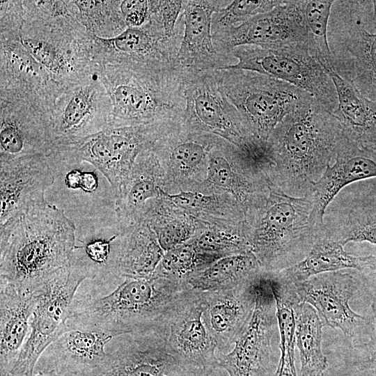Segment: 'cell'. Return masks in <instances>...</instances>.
<instances>
[{
	"label": "cell",
	"mask_w": 376,
	"mask_h": 376,
	"mask_svg": "<svg viewBox=\"0 0 376 376\" xmlns=\"http://www.w3.org/2000/svg\"><path fill=\"white\" fill-rule=\"evenodd\" d=\"M24 27L19 31L20 43L30 55L36 61L53 79L57 81H77V64L78 58L76 52L81 47H73L72 44L65 41L63 42L60 33L56 36H47L45 26L40 31L38 26Z\"/></svg>",
	"instance_id": "obj_28"
},
{
	"label": "cell",
	"mask_w": 376,
	"mask_h": 376,
	"mask_svg": "<svg viewBox=\"0 0 376 376\" xmlns=\"http://www.w3.org/2000/svg\"><path fill=\"white\" fill-rule=\"evenodd\" d=\"M207 179L214 185L243 197L251 189V183L241 180L233 171L228 158L219 151L208 155Z\"/></svg>",
	"instance_id": "obj_39"
},
{
	"label": "cell",
	"mask_w": 376,
	"mask_h": 376,
	"mask_svg": "<svg viewBox=\"0 0 376 376\" xmlns=\"http://www.w3.org/2000/svg\"><path fill=\"white\" fill-rule=\"evenodd\" d=\"M295 340L301 360V376H322L327 359L322 350L324 326L315 309L307 303L295 306Z\"/></svg>",
	"instance_id": "obj_31"
},
{
	"label": "cell",
	"mask_w": 376,
	"mask_h": 376,
	"mask_svg": "<svg viewBox=\"0 0 376 376\" xmlns=\"http://www.w3.org/2000/svg\"><path fill=\"white\" fill-rule=\"evenodd\" d=\"M263 269L251 251L221 258L191 274L186 283L201 291L234 289L254 282Z\"/></svg>",
	"instance_id": "obj_30"
},
{
	"label": "cell",
	"mask_w": 376,
	"mask_h": 376,
	"mask_svg": "<svg viewBox=\"0 0 376 376\" xmlns=\"http://www.w3.org/2000/svg\"><path fill=\"white\" fill-rule=\"evenodd\" d=\"M361 283L359 274L340 270L290 285L299 303L312 306L324 325L340 329L356 345L369 338L375 327L373 315H359L350 306Z\"/></svg>",
	"instance_id": "obj_13"
},
{
	"label": "cell",
	"mask_w": 376,
	"mask_h": 376,
	"mask_svg": "<svg viewBox=\"0 0 376 376\" xmlns=\"http://www.w3.org/2000/svg\"><path fill=\"white\" fill-rule=\"evenodd\" d=\"M372 309L376 312V304L375 303L372 305Z\"/></svg>",
	"instance_id": "obj_50"
},
{
	"label": "cell",
	"mask_w": 376,
	"mask_h": 376,
	"mask_svg": "<svg viewBox=\"0 0 376 376\" xmlns=\"http://www.w3.org/2000/svg\"><path fill=\"white\" fill-rule=\"evenodd\" d=\"M212 39L217 52L230 57L235 48L245 45L277 48L306 44L309 47L304 1H285L241 24L212 32Z\"/></svg>",
	"instance_id": "obj_15"
},
{
	"label": "cell",
	"mask_w": 376,
	"mask_h": 376,
	"mask_svg": "<svg viewBox=\"0 0 376 376\" xmlns=\"http://www.w3.org/2000/svg\"><path fill=\"white\" fill-rule=\"evenodd\" d=\"M231 1H184L182 17L184 30L176 58L177 66L185 71L221 70L237 63L235 58L216 49L212 33L213 15Z\"/></svg>",
	"instance_id": "obj_20"
},
{
	"label": "cell",
	"mask_w": 376,
	"mask_h": 376,
	"mask_svg": "<svg viewBox=\"0 0 376 376\" xmlns=\"http://www.w3.org/2000/svg\"><path fill=\"white\" fill-rule=\"evenodd\" d=\"M274 299L263 272L257 286L252 316L236 339L233 350L218 357V367L229 376H267L271 340L276 322Z\"/></svg>",
	"instance_id": "obj_17"
},
{
	"label": "cell",
	"mask_w": 376,
	"mask_h": 376,
	"mask_svg": "<svg viewBox=\"0 0 376 376\" xmlns=\"http://www.w3.org/2000/svg\"><path fill=\"white\" fill-rule=\"evenodd\" d=\"M98 187L97 175L92 171H82L80 189L86 193L95 191Z\"/></svg>",
	"instance_id": "obj_45"
},
{
	"label": "cell",
	"mask_w": 376,
	"mask_h": 376,
	"mask_svg": "<svg viewBox=\"0 0 376 376\" xmlns=\"http://www.w3.org/2000/svg\"><path fill=\"white\" fill-rule=\"evenodd\" d=\"M118 235L114 263L115 278H151L164 253L148 228L140 227Z\"/></svg>",
	"instance_id": "obj_29"
},
{
	"label": "cell",
	"mask_w": 376,
	"mask_h": 376,
	"mask_svg": "<svg viewBox=\"0 0 376 376\" xmlns=\"http://www.w3.org/2000/svg\"><path fill=\"white\" fill-rule=\"evenodd\" d=\"M111 102V127L184 123L183 70L109 65L97 71Z\"/></svg>",
	"instance_id": "obj_4"
},
{
	"label": "cell",
	"mask_w": 376,
	"mask_h": 376,
	"mask_svg": "<svg viewBox=\"0 0 376 376\" xmlns=\"http://www.w3.org/2000/svg\"><path fill=\"white\" fill-rule=\"evenodd\" d=\"M78 8V19L90 34L101 38H113L109 26L119 35L127 27L123 19L120 1H73ZM115 37V36H114Z\"/></svg>",
	"instance_id": "obj_34"
},
{
	"label": "cell",
	"mask_w": 376,
	"mask_h": 376,
	"mask_svg": "<svg viewBox=\"0 0 376 376\" xmlns=\"http://www.w3.org/2000/svg\"><path fill=\"white\" fill-rule=\"evenodd\" d=\"M332 166H327L314 184L310 197L313 213L324 223L327 207L345 186L359 180L376 178V149L361 146L345 136L334 157Z\"/></svg>",
	"instance_id": "obj_23"
},
{
	"label": "cell",
	"mask_w": 376,
	"mask_h": 376,
	"mask_svg": "<svg viewBox=\"0 0 376 376\" xmlns=\"http://www.w3.org/2000/svg\"><path fill=\"white\" fill-rule=\"evenodd\" d=\"M326 70L338 98V106L331 114L339 122L345 137L361 146L376 149V100L364 96L333 70Z\"/></svg>",
	"instance_id": "obj_27"
},
{
	"label": "cell",
	"mask_w": 376,
	"mask_h": 376,
	"mask_svg": "<svg viewBox=\"0 0 376 376\" xmlns=\"http://www.w3.org/2000/svg\"><path fill=\"white\" fill-rule=\"evenodd\" d=\"M367 274H369L370 276H374L376 279V254L374 255V260H373V265Z\"/></svg>",
	"instance_id": "obj_48"
},
{
	"label": "cell",
	"mask_w": 376,
	"mask_h": 376,
	"mask_svg": "<svg viewBox=\"0 0 376 376\" xmlns=\"http://www.w3.org/2000/svg\"><path fill=\"white\" fill-rule=\"evenodd\" d=\"M214 261L198 253L191 244H183L166 251L152 276L186 283L191 274Z\"/></svg>",
	"instance_id": "obj_36"
},
{
	"label": "cell",
	"mask_w": 376,
	"mask_h": 376,
	"mask_svg": "<svg viewBox=\"0 0 376 376\" xmlns=\"http://www.w3.org/2000/svg\"><path fill=\"white\" fill-rule=\"evenodd\" d=\"M223 90L249 133L268 141L288 114L316 101L312 95L276 78L251 70H221Z\"/></svg>",
	"instance_id": "obj_6"
},
{
	"label": "cell",
	"mask_w": 376,
	"mask_h": 376,
	"mask_svg": "<svg viewBox=\"0 0 376 376\" xmlns=\"http://www.w3.org/2000/svg\"><path fill=\"white\" fill-rule=\"evenodd\" d=\"M57 95L52 109H48L51 155L59 148L111 127V102L98 76L96 79L87 75L68 84Z\"/></svg>",
	"instance_id": "obj_11"
},
{
	"label": "cell",
	"mask_w": 376,
	"mask_h": 376,
	"mask_svg": "<svg viewBox=\"0 0 376 376\" xmlns=\"http://www.w3.org/2000/svg\"><path fill=\"white\" fill-rule=\"evenodd\" d=\"M174 139L166 147L171 163L181 171L193 170L204 160L208 148V141L201 139L188 138Z\"/></svg>",
	"instance_id": "obj_38"
},
{
	"label": "cell",
	"mask_w": 376,
	"mask_h": 376,
	"mask_svg": "<svg viewBox=\"0 0 376 376\" xmlns=\"http://www.w3.org/2000/svg\"><path fill=\"white\" fill-rule=\"evenodd\" d=\"M204 308L203 291L189 287L162 324L168 348L188 376H209L219 368L217 345L203 318Z\"/></svg>",
	"instance_id": "obj_12"
},
{
	"label": "cell",
	"mask_w": 376,
	"mask_h": 376,
	"mask_svg": "<svg viewBox=\"0 0 376 376\" xmlns=\"http://www.w3.org/2000/svg\"><path fill=\"white\" fill-rule=\"evenodd\" d=\"M343 137L338 120L316 101L285 116L268 139L279 187L309 196Z\"/></svg>",
	"instance_id": "obj_2"
},
{
	"label": "cell",
	"mask_w": 376,
	"mask_h": 376,
	"mask_svg": "<svg viewBox=\"0 0 376 376\" xmlns=\"http://www.w3.org/2000/svg\"><path fill=\"white\" fill-rule=\"evenodd\" d=\"M159 192L160 194L164 195L176 205L183 207H198L206 203L209 199L205 196L196 192L181 191L177 194L170 195L162 189H160Z\"/></svg>",
	"instance_id": "obj_44"
},
{
	"label": "cell",
	"mask_w": 376,
	"mask_h": 376,
	"mask_svg": "<svg viewBox=\"0 0 376 376\" xmlns=\"http://www.w3.org/2000/svg\"><path fill=\"white\" fill-rule=\"evenodd\" d=\"M116 337L100 330L70 325L44 351L35 372L60 376H97L107 357V347Z\"/></svg>",
	"instance_id": "obj_19"
},
{
	"label": "cell",
	"mask_w": 376,
	"mask_h": 376,
	"mask_svg": "<svg viewBox=\"0 0 376 376\" xmlns=\"http://www.w3.org/2000/svg\"><path fill=\"white\" fill-rule=\"evenodd\" d=\"M262 274L246 285L228 290L203 291V321L219 351L228 350L234 345L251 319Z\"/></svg>",
	"instance_id": "obj_22"
},
{
	"label": "cell",
	"mask_w": 376,
	"mask_h": 376,
	"mask_svg": "<svg viewBox=\"0 0 376 376\" xmlns=\"http://www.w3.org/2000/svg\"><path fill=\"white\" fill-rule=\"evenodd\" d=\"M44 155L0 160V225L45 201L55 178Z\"/></svg>",
	"instance_id": "obj_21"
},
{
	"label": "cell",
	"mask_w": 376,
	"mask_h": 376,
	"mask_svg": "<svg viewBox=\"0 0 376 376\" xmlns=\"http://www.w3.org/2000/svg\"><path fill=\"white\" fill-rule=\"evenodd\" d=\"M373 5V13L371 18L372 26L374 29H376V1H371Z\"/></svg>",
	"instance_id": "obj_47"
},
{
	"label": "cell",
	"mask_w": 376,
	"mask_h": 376,
	"mask_svg": "<svg viewBox=\"0 0 376 376\" xmlns=\"http://www.w3.org/2000/svg\"><path fill=\"white\" fill-rule=\"evenodd\" d=\"M285 1H231L212 16V33L236 26L260 14L267 13Z\"/></svg>",
	"instance_id": "obj_37"
},
{
	"label": "cell",
	"mask_w": 376,
	"mask_h": 376,
	"mask_svg": "<svg viewBox=\"0 0 376 376\" xmlns=\"http://www.w3.org/2000/svg\"><path fill=\"white\" fill-rule=\"evenodd\" d=\"M33 376H60L53 372H35Z\"/></svg>",
	"instance_id": "obj_49"
},
{
	"label": "cell",
	"mask_w": 376,
	"mask_h": 376,
	"mask_svg": "<svg viewBox=\"0 0 376 376\" xmlns=\"http://www.w3.org/2000/svg\"><path fill=\"white\" fill-rule=\"evenodd\" d=\"M0 226V280L35 293L70 265L76 227L63 209L45 200Z\"/></svg>",
	"instance_id": "obj_1"
},
{
	"label": "cell",
	"mask_w": 376,
	"mask_h": 376,
	"mask_svg": "<svg viewBox=\"0 0 376 376\" xmlns=\"http://www.w3.org/2000/svg\"><path fill=\"white\" fill-rule=\"evenodd\" d=\"M37 294L0 280V373H9L28 336Z\"/></svg>",
	"instance_id": "obj_25"
},
{
	"label": "cell",
	"mask_w": 376,
	"mask_h": 376,
	"mask_svg": "<svg viewBox=\"0 0 376 376\" xmlns=\"http://www.w3.org/2000/svg\"><path fill=\"white\" fill-rule=\"evenodd\" d=\"M108 345L97 376H188L171 354L162 326L116 337Z\"/></svg>",
	"instance_id": "obj_18"
},
{
	"label": "cell",
	"mask_w": 376,
	"mask_h": 376,
	"mask_svg": "<svg viewBox=\"0 0 376 376\" xmlns=\"http://www.w3.org/2000/svg\"><path fill=\"white\" fill-rule=\"evenodd\" d=\"M120 10L127 28L140 27L151 17L152 1H120Z\"/></svg>",
	"instance_id": "obj_41"
},
{
	"label": "cell",
	"mask_w": 376,
	"mask_h": 376,
	"mask_svg": "<svg viewBox=\"0 0 376 376\" xmlns=\"http://www.w3.org/2000/svg\"><path fill=\"white\" fill-rule=\"evenodd\" d=\"M173 127L171 123L109 127L59 148L50 157L70 165L92 164L118 191L138 155Z\"/></svg>",
	"instance_id": "obj_8"
},
{
	"label": "cell",
	"mask_w": 376,
	"mask_h": 376,
	"mask_svg": "<svg viewBox=\"0 0 376 376\" xmlns=\"http://www.w3.org/2000/svg\"><path fill=\"white\" fill-rule=\"evenodd\" d=\"M183 77L184 122L190 129L217 134L235 146L252 136L223 90L219 70H183Z\"/></svg>",
	"instance_id": "obj_14"
},
{
	"label": "cell",
	"mask_w": 376,
	"mask_h": 376,
	"mask_svg": "<svg viewBox=\"0 0 376 376\" xmlns=\"http://www.w3.org/2000/svg\"><path fill=\"white\" fill-rule=\"evenodd\" d=\"M0 376H10L9 373H0Z\"/></svg>",
	"instance_id": "obj_51"
},
{
	"label": "cell",
	"mask_w": 376,
	"mask_h": 376,
	"mask_svg": "<svg viewBox=\"0 0 376 376\" xmlns=\"http://www.w3.org/2000/svg\"><path fill=\"white\" fill-rule=\"evenodd\" d=\"M334 233L343 245L350 242L376 244V214L352 210L340 232Z\"/></svg>",
	"instance_id": "obj_40"
},
{
	"label": "cell",
	"mask_w": 376,
	"mask_h": 376,
	"mask_svg": "<svg viewBox=\"0 0 376 376\" xmlns=\"http://www.w3.org/2000/svg\"><path fill=\"white\" fill-rule=\"evenodd\" d=\"M269 187L249 244L262 269L274 272L304 259L327 226L314 215L310 196H290L272 182Z\"/></svg>",
	"instance_id": "obj_5"
},
{
	"label": "cell",
	"mask_w": 376,
	"mask_h": 376,
	"mask_svg": "<svg viewBox=\"0 0 376 376\" xmlns=\"http://www.w3.org/2000/svg\"><path fill=\"white\" fill-rule=\"evenodd\" d=\"M184 25L173 36H168L153 17L140 27H130L116 37L91 38L90 49L109 53V65L157 70L176 68V58L183 36Z\"/></svg>",
	"instance_id": "obj_16"
},
{
	"label": "cell",
	"mask_w": 376,
	"mask_h": 376,
	"mask_svg": "<svg viewBox=\"0 0 376 376\" xmlns=\"http://www.w3.org/2000/svg\"><path fill=\"white\" fill-rule=\"evenodd\" d=\"M1 99L0 159L50 156L53 143L47 109H16L13 101Z\"/></svg>",
	"instance_id": "obj_24"
},
{
	"label": "cell",
	"mask_w": 376,
	"mask_h": 376,
	"mask_svg": "<svg viewBox=\"0 0 376 376\" xmlns=\"http://www.w3.org/2000/svg\"><path fill=\"white\" fill-rule=\"evenodd\" d=\"M185 283L152 276L125 279L106 295H76L68 324L107 332L114 337L162 325Z\"/></svg>",
	"instance_id": "obj_3"
},
{
	"label": "cell",
	"mask_w": 376,
	"mask_h": 376,
	"mask_svg": "<svg viewBox=\"0 0 376 376\" xmlns=\"http://www.w3.org/2000/svg\"><path fill=\"white\" fill-rule=\"evenodd\" d=\"M267 280L275 302V313L280 334L281 357L274 376H298L295 365L296 318L295 306L299 303L290 285L267 272Z\"/></svg>",
	"instance_id": "obj_32"
},
{
	"label": "cell",
	"mask_w": 376,
	"mask_h": 376,
	"mask_svg": "<svg viewBox=\"0 0 376 376\" xmlns=\"http://www.w3.org/2000/svg\"><path fill=\"white\" fill-rule=\"evenodd\" d=\"M81 172L78 169L71 170L65 176L64 182L65 185L72 189H80Z\"/></svg>",
	"instance_id": "obj_46"
},
{
	"label": "cell",
	"mask_w": 376,
	"mask_h": 376,
	"mask_svg": "<svg viewBox=\"0 0 376 376\" xmlns=\"http://www.w3.org/2000/svg\"><path fill=\"white\" fill-rule=\"evenodd\" d=\"M368 1H334L328 26L332 68L376 100V33L366 29Z\"/></svg>",
	"instance_id": "obj_7"
},
{
	"label": "cell",
	"mask_w": 376,
	"mask_h": 376,
	"mask_svg": "<svg viewBox=\"0 0 376 376\" xmlns=\"http://www.w3.org/2000/svg\"><path fill=\"white\" fill-rule=\"evenodd\" d=\"M333 0H304V14L310 38V52L326 69L332 68L328 26Z\"/></svg>",
	"instance_id": "obj_35"
},
{
	"label": "cell",
	"mask_w": 376,
	"mask_h": 376,
	"mask_svg": "<svg viewBox=\"0 0 376 376\" xmlns=\"http://www.w3.org/2000/svg\"><path fill=\"white\" fill-rule=\"evenodd\" d=\"M153 157L144 156L133 165L118 190L116 212L120 219L131 217L147 201L160 194V187L153 177Z\"/></svg>",
	"instance_id": "obj_33"
},
{
	"label": "cell",
	"mask_w": 376,
	"mask_h": 376,
	"mask_svg": "<svg viewBox=\"0 0 376 376\" xmlns=\"http://www.w3.org/2000/svg\"><path fill=\"white\" fill-rule=\"evenodd\" d=\"M87 279L82 271L69 265L54 272L36 291L29 332L10 376L34 375L44 351L67 329L77 292Z\"/></svg>",
	"instance_id": "obj_10"
},
{
	"label": "cell",
	"mask_w": 376,
	"mask_h": 376,
	"mask_svg": "<svg viewBox=\"0 0 376 376\" xmlns=\"http://www.w3.org/2000/svg\"><path fill=\"white\" fill-rule=\"evenodd\" d=\"M343 246L335 234L326 228L304 259L274 272V276L283 284L292 285L318 274L346 269L367 273L373 264V254L356 256L345 251Z\"/></svg>",
	"instance_id": "obj_26"
},
{
	"label": "cell",
	"mask_w": 376,
	"mask_h": 376,
	"mask_svg": "<svg viewBox=\"0 0 376 376\" xmlns=\"http://www.w3.org/2000/svg\"><path fill=\"white\" fill-rule=\"evenodd\" d=\"M373 315L375 327L368 340L355 345L362 357L361 364L363 369L376 370V312L373 310Z\"/></svg>",
	"instance_id": "obj_43"
},
{
	"label": "cell",
	"mask_w": 376,
	"mask_h": 376,
	"mask_svg": "<svg viewBox=\"0 0 376 376\" xmlns=\"http://www.w3.org/2000/svg\"><path fill=\"white\" fill-rule=\"evenodd\" d=\"M231 56L237 63L224 70H251L285 81L312 95L321 107L330 113L338 106L332 79L306 44L277 48L240 46L231 52Z\"/></svg>",
	"instance_id": "obj_9"
},
{
	"label": "cell",
	"mask_w": 376,
	"mask_h": 376,
	"mask_svg": "<svg viewBox=\"0 0 376 376\" xmlns=\"http://www.w3.org/2000/svg\"><path fill=\"white\" fill-rule=\"evenodd\" d=\"M157 240L163 251H169L178 246L183 244L191 236L189 228L182 225H166L160 228H155Z\"/></svg>",
	"instance_id": "obj_42"
}]
</instances>
